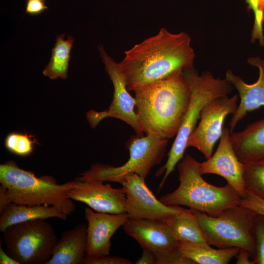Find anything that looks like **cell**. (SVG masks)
Segmentation results:
<instances>
[{
	"label": "cell",
	"mask_w": 264,
	"mask_h": 264,
	"mask_svg": "<svg viewBox=\"0 0 264 264\" xmlns=\"http://www.w3.org/2000/svg\"><path fill=\"white\" fill-rule=\"evenodd\" d=\"M250 253L246 250L240 249L238 254L236 255L237 264H254L253 260L249 259Z\"/></svg>",
	"instance_id": "obj_32"
},
{
	"label": "cell",
	"mask_w": 264,
	"mask_h": 264,
	"mask_svg": "<svg viewBox=\"0 0 264 264\" xmlns=\"http://www.w3.org/2000/svg\"><path fill=\"white\" fill-rule=\"evenodd\" d=\"M253 233L256 248L254 264H264V216L257 214Z\"/></svg>",
	"instance_id": "obj_25"
},
{
	"label": "cell",
	"mask_w": 264,
	"mask_h": 264,
	"mask_svg": "<svg viewBox=\"0 0 264 264\" xmlns=\"http://www.w3.org/2000/svg\"><path fill=\"white\" fill-rule=\"evenodd\" d=\"M249 8L254 14V24L252 33L253 42L258 40L260 45H264V36L263 33V22L264 15L260 7L259 0H245Z\"/></svg>",
	"instance_id": "obj_26"
},
{
	"label": "cell",
	"mask_w": 264,
	"mask_h": 264,
	"mask_svg": "<svg viewBox=\"0 0 264 264\" xmlns=\"http://www.w3.org/2000/svg\"></svg>",
	"instance_id": "obj_34"
},
{
	"label": "cell",
	"mask_w": 264,
	"mask_h": 264,
	"mask_svg": "<svg viewBox=\"0 0 264 264\" xmlns=\"http://www.w3.org/2000/svg\"><path fill=\"white\" fill-rule=\"evenodd\" d=\"M87 244V226L77 224L58 240L46 264H83Z\"/></svg>",
	"instance_id": "obj_17"
},
{
	"label": "cell",
	"mask_w": 264,
	"mask_h": 264,
	"mask_svg": "<svg viewBox=\"0 0 264 264\" xmlns=\"http://www.w3.org/2000/svg\"><path fill=\"white\" fill-rule=\"evenodd\" d=\"M243 177L246 191L264 199V162L244 164Z\"/></svg>",
	"instance_id": "obj_23"
},
{
	"label": "cell",
	"mask_w": 264,
	"mask_h": 264,
	"mask_svg": "<svg viewBox=\"0 0 264 264\" xmlns=\"http://www.w3.org/2000/svg\"><path fill=\"white\" fill-rule=\"evenodd\" d=\"M238 101V97L235 94L230 97H217L209 102L201 111L199 122L190 135L187 148L194 147L206 159L209 158L215 144L221 137L224 121L228 115H233L236 111Z\"/></svg>",
	"instance_id": "obj_11"
},
{
	"label": "cell",
	"mask_w": 264,
	"mask_h": 264,
	"mask_svg": "<svg viewBox=\"0 0 264 264\" xmlns=\"http://www.w3.org/2000/svg\"><path fill=\"white\" fill-rule=\"evenodd\" d=\"M200 162L186 154L178 164L179 184L159 200L166 205H183L216 216L224 209L240 204L241 197L229 184L219 187L206 182L200 173Z\"/></svg>",
	"instance_id": "obj_3"
},
{
	"label": "cell",
	"mask_w": 264,
	"mask_h": 264,
	"mask_svg": "<svg viewBox=\"0 0 264 264\" xmlns=\"http://www.w3.org/2000/svg\"><path fill=\"white\" fill-rule=\"evenodd\" d=\"M134 92L136 113L144 133L166 139L176 135L191 98L183 70L139 87Z\"/></svg>",
	"instance_id": "obj_2"
},
{
	"label": "cell",
	"mask_w": 264,
	"mask_h": 264,
	"mask_svg": "<svg viewBox=\"0 0 264 264\" xmlns=\"http://www.w3.org/2000/svg\"><path fill=\"white\" fill-rule=\"evenodd\" d=\"M122 227L142 249L154 254L156 264H195L180 252L178 242L165 222L153 219L128 218Z\"/></svg>",
	"instance_id": "obj_9"
},
{
	"label": "cell",
	"mask_w": 264,
	"mask_h": 264,
	"mask_svg": "<svg viewBox=\"0 0 264 264\" xmlns=\"http://www.w3.org/2000/svg\"><path fill=\"white\" fill-rule=\"evenodd\" d=\"M120 184L125 191V210L129 219H153L165 223L184 208L166 205L157 199L147 186L145 178L136 174L126 176Z\"/></svg>",
	"instance_id": "obj_12"
},
{
	"label": "cell",
	"mask_w": 264,
	"mask_h": 264,
	"mask_svg": "<svg viewBox=\"0 0 264 264\" xmlns=\"http://www.w3.org/2000/svg\"><path fill=\"white\" fill-rule=\"evenodd\" d=\"M183 73L190 88V101L169 152L167 162L156 172V176L164 173L157 193L162 189L168 177L175 170L176 165L183 158L187 148L188 139L196 128L203 107L213 99L228 96L233 88L227 80L215 78L210 72L205 71L199 75L192 67L184 70Z\"/></svg>",
	"instance_id": "obj_5"
},
{
	"label": "cell",
	"mask_w": 264,
	"mask_h": 264,
	"mask_svg": "<svg viewBox=\"0 0 264 264\" xmlns=\"http://www.w3.org/2000/svg\"><path fill=\"white\" fill-rule=\"evenodd\" d=\"M0 231L3 232L13 224L30 220L55 218L66 220L67 215L55 206L29 205L11 202L0 214Z\"/></svg>",
	"instance_id": "obj_19"
},
{
	"label": "cell",
	"mask_w": 264,
	"mask_h": 264,
	"mask_svg": "<svg viewBox=\"0 0 264 264\" xmlns=\"http://www.w3.org/2000/svg\"><path fill=\"white\" fill-rule=\"evenodd\" d=\"M135 263L136 264H156L155 255L151 251L143 249L141 256L135 261Z\"/></svg>",
	"instance_id": "obj_30"
},
{
	"label": "cell",
	"mask_w": 264,
	"mask_h": 264,
	"mask_svg": "<svg viewBox=\"0 0 264 264\" xmlns=\"http://www.w3.org/2000/svg\"><path fill=\"white\" fill-rule=\"evenodd\" d=\"M65 34L57 36L56 44L52 48V55L49 62L43 71L45 76L51 79L58 78L64 79L67 77L70 51L74 38L69 36L66 40H65Z\"/></svg>",
	"instance_id": "obj_22"
},
{
	"label": "cell",
	"mask_w": 264,
	"mask_h": 264,
	"mask_svg": "<svg viewBox=\"0 0 264 264\" xmlns=\"http://www.w3.org/2000/svg\"><path fill=\"white\" fill-rule=\"evenodd\" d=\"M240 204L251 209L258 215L264 216V199L249 192L246 191Z\"/></svg>",
	"instance_id": "obj_27"
},
{
	"label": "cell",
	"mask_w": 264,
	"mask_h": 264,
	"mask_svg": "<svg viewBox=\"0 0 264 264\" xmlns=\"http://www.w3.org/2000/svg\"><path fill=\"white\" fill-rule=\"evenodd\" d=\"M75 181L76 185L68 192L72 200L84 203L98 212L125 213V193L122 187L115 188L98 180Z\"/></svg>",
	"instance_id": "obj_14"
},
{
	"label": "cell",
	"mask_w": 264,
	"mask_h": 264,
	"mask_svg": "<svg viewBox=\"0 0 264 264\" xmlns=\"http://www.w3.org/2000/svg\"><path fill=\"white\" fill-rule=\"evenodd\" d=\"M34 142L26 134L11 133L5 140V146L11 152L20 156H26L33 151Z\"/></svg>",
	"instance_id": "obj_24"
},
{
	"label": "cell",
	"mask_w": 264,
	"mask_h": 264,
	"mask_svg": "<svg viewBox=\"0 0 264 264\" xmlns=\"http://www.w3.org/2000/svg\"><path fill=\"white\" fill-rule=\"evenodd\" d=\"M2 233L5 251L19 264H46L58 241L53 227L45 220L13 224Z\"/></svg>",
	"instance_id": "obj_8"
},
{
	"label": "cell",
	"mask_w": 264,
	"mask_h": 264,
	"mask_svg": "<svg viewBox=\"0 0 264 264\" xmlns=\"http://www.w3.org/2000/svg\"><path fill=\"white\" fill-rule=\"evenodd\" d=\"M129 259L117 256L103 255L96 257L85 256L83 264H131Z\"/></svg>",
	"instance_id": "obj_28"
},
{
	"label": "cell",
	"mask_w": 264,
	"mask_h": 264,
	"mask_svg": "<svg viewBox=\"0 0 264 264\" xmlns=\"http://www.w3.org/2000/svg\"><path fill=\"white\" fill-rule=\"evenodd\" d=\"M229 128H223L219 145L213 155L200 163L202 175L215 174L224 178L241 197L246 194L243 180L244 164L238 159L230 139Z\"/></svg>",
	"instance_id": "obj_13"
},
{
	"label": "cell",
	"mask_w": 264,
	"mask_h": 264,
	"mask_svg": "<svg viewBox=\"0 0 264 264\" xmlns=\"http://www.w3.org/2000/svg\"><path fill=\"white\" fill-rule=\"evenodd\" d=\"M185 32L161 28L155 35L125 51L119 63L129 91L163 79L176 71L193 67L195 53Z\"/></svg>",
	"instance_id": "obj_1"
},
{
	"label": "cell",
	"mask_w": 264,
	"mask_h": 264,
	"mask_svg": "<svg viewBox=\"0 0 264 264\" xmlns=\"http://www.w3.org/2000/svg\"><path fill=\"white\" fill-rule=\"evenodd\" d=\"M177 242L208 245L198 220L191 209H183L165 222Z\"/></svg>",
	"instance_id": "obj_20"
},
{
	"label": "cell",
	"mask_w": 264,
	"mask_h": 264,
	"mask_svg": "<svg viewBox=\"0 0 264 264\" xmlns=\"http://www.w3.org/2000/svg\"><path fill=\"white\" fill-rule=\"evenodd\" d=\"M84 214L88 222L86 256L96 257L109 255L110 239L128 219L127 214L98 212L87 207L84 208Z\"/></svg>",
	"instance_id": "obj_15"
},
{
	"label": "cell",
	"mask_w": 264,
	"mask_h": 264,
	"mask_svg": "<svg viewBox=\"0 0 264 264\" xmlns=\"http://www.w3.org/2000/svg\"><path fill=\"white\" fill-rule=\"evenodd\" d=\"M0 183L7 189L12 202L51 205L67 216L75 211L76 205L68 196L76 184L75 180L58 184L53 176L37 177L9 161L0 165Z\"/></svg>",
	"instance_id": "obj_4"
},
{
	"label": "cell",
	"mask_w": 264,
	"mask_h": 264,
	"mask_svg": "<svg viewBox=\"0 0 264 264\" xmlns=\"http://www.w3.org/2000/svg\"><path fill=\"white\" fill-rule=\"evenodd\" d=\"M98 49L100 57L105 66V70L113 84L114 92L113 99L109 108L102 111L90 110L86 113L89 124L95 128L98 123L106 117L119 119L132 127L138 136L143 135V131L137 115L134 109L136 105L135 98L129 93L125 78L116 63L100 45Z\"/></svg>",
	"instance_id": "obj_10"
},
{
	"label": "cell",
	"mask_w": 264,
	"mask_h": 264,
	"mask_svg": "<svg viewBox=\"0 0 264 264\" xmlns=\"http://www.w3.org/2000/svg\"><path fill=\"white\" fill-rule=\"evenodd\" d=\"M132 136L127 142L130 158L123 165L113 166L97 163L80 174L76 180H98L121 183L127 175L134 173L145 178L151 169L160 163L165 155L168 139L148 133Z\"/></svg>",
	"instance_id": "obj_7"
},
{
	"label": "cell",
	"mask_w": 264,
	"mask_h": 264,
	"mask_svg": "<svg viewBox=\"0 0 264 264\" xmlns=\"http://www.w3.org/2000/svg\"><path fill=\"white\" fill-rule=\"evenodd\" d=\"M177 247L185 257L199 264H227L238 254L240 248L215 249L204 245L178 242Z\"/></svg>",
	"instance_id": "obj_21"
},
{
	"label": "cell",
	"mask_w": 264,
	"mask_h": 264,
	"mask_svg": "<svg viewBox=\"0 0 264 264\" xmlns=\"http://www.w3.org/2000/svg\"><path fill=\"white\" fill-rule=\"evenodd\" d=\"M191 210L210 245L218 248L244 249L255 256L253 228L257 215L255 212L240 204L226 208L216 216Z\"/></svg>",
	"instance_id": "obj_6"
},
{
	"label": "cell",
	"mask_w": 264,
	"mask_h": 264,
	"mask_svg": "<svg viewBox=\"0 0 264 264\" xmlns=\"http://www.w3.org/2000/svg\"><path fill=\"white\" fill-rule=\"evenodd\" d=\"M230 139L239 160L243 164L264 162V118L239 132H231Z\"/></svg>",
	"instance_id": "obj_18"
},
{
	"label": "cell",
	"mask_w": 264,
	"mask_h": 264,
	"mask_svg": "<svg viewBox=\"0 0 264 264\" xmlns=\"http://www.w3.org/2000/svg\"><path fill=\"white\" fill-rule=\"evenodd\" d=\"M0 264H19L0 246Z\"/></svg>",
	"instance_id": "obj_33"
},
{
	"label": "cell",
	"mask_w": 264,
	"mask_h": 264,
	"mask_svg": "<svg viewBox=\"0 0 264 264\" xmlns=\"http://www.w3.org/2000/svg\"><path fill=\"white\" fill-rule=\"evenodd\" d=\"M43 0H27L25 13L31 15H37L47 9Z\"/></svg>",
	"instance_id": "obj_29"
},
{
	"label": "cell",
	"mask_w": 264,
	"mask_h": 264,
	"mask_svg": "<svg viewBox=\"0 0 264 264\" xmlns=\"http://www.w3.org/2000/svg\"><path fill=\"white\" fill-rule=\"evenodd\" d=\"M247 63L259 69L258 80L253 84H247L231 70L225 74V79L238 91L240 102L229 123V130L233 132L237 124L248 112L264 107V59L259 56L250 57Z\"/></svg>",
	"instance_id": "obj_16"
},
{
	"label": "cell",
	"mask_w": 264,
	"mask_h": 264,
	"mask_svg": "<svg viewBox=\"0 0 264 264\" xmlns=\"http://www.w3.org/2000/svg\"><path fill=\"white\" fill-rule=\"evenodd\" d=\"M7 189L0 185V214L11 203Z\"/></svg>",
	"instance_id": "obj_31"
}]
</instances>
